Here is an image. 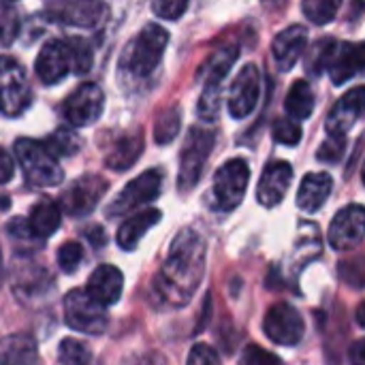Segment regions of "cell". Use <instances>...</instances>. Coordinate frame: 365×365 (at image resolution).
I'll list each match as a JSON object with an SVG mask.
<instances>
[{
	"instance_id": "obj_45",
	"label": "cell",
	"mask_w": 365,
	"mask_h": 365,
	"mask_svg": "<svg viewBox=\"0 0 365 365\" xmlns=\"http://www.w3.org/2000/svg\"><path fill=\"white\" fill-rule=\"evenodd\" d=\"M265 2H278V0H265Z\"/></svg>"
},
{
	"instance_id": "obj_9",
	"label": "cell",
	"mask_w": 365,
	"mask_h": 365,
	"mask_svg": "<svg viewBox=\"0 0 365 365\" xmlns=\"http://www.w3.org/2000/svg\"><path fill=\"white\" fill-rule=\"evenodd\" d=\"M160 188H163V173L158 169H150V171L137 175L111 201V205L107 207V216L118 218V216H124V214L137 210L139 205L152 203L160 195Z\"/></svg>"
},
{
	"instance_id": "obj_12",
	"label": "cell",
	"mask_w": 365,
	"mask_h": 365,
	"mask_svg": "<svg viewBox=\"0 0 365 365\" xmlns=\"http://www.w3.org/2000/svg\"><path fill=\"white\" fill-rule=\"evenodd\" d=\"M261 96V73L257 64H246L231 83L229 90V113L237 120L248 118Z\"/></svg>"
},
{
	"instance_id": "obj_19",
	"label": "cell",
	"mask_w": 365,
	"mask_h": 365,
	"mask_svg": "<svg viewBox=\"0 0 365 365\" xmlns=\"http://www.w3.org/2000/svg\"><path fill=\"white\" fill-rule=\"evenodd\" d=\"M364 88L357 86V88L349 90L336 103V107L331 109V113L327 115V122H325L329 135H346L355 126V122L364 113Z\"/></svg>"
},
{
	"instance_id": "obj_17",
	"label": "cell",
	"mask_w": 365,
	"mask_h": 365,
	"mask_svg": "<svg viewBox=\"0 0 365 365\" xmlns=\"http://www.w3.org/2000/svg\"><path fill=\"white\" fill-rule=\"evenodd\" d=\"M49 6L64 24L79 28H96L107 15V6L101 0H58L49 2Z\"/></svg>"
},
{
	"instance_id": "obj_18",
	"label": "cell",
	"mask_w": 365,
	"mask_h": 365,
	"mask_svg": "<svg viewBox=\"0 0 365 365\" xmlns=\"http://www.w3.org/2000/svg\"><path fill=\"white\" fill-rule=\"evenodd\" d=\"M306 45H308V30L299 24L289 26L282 32H278L272 43V53H274L278 68L291 71L295 62L302 58V53L306 51Z\"/></svg>"
},
{
	"instance_id": "obj_35",
	"label": "cell",
	"mask_w": 365,
	"mask_h": 365,
	"mask_svg": "<svg viewBox=\"0 0 365 365\" xmlns=\"http://www.w3.org/2000/svg\"><path fill=\"white\" fill-rule=\"evenodd\" d=\"M83 259V248L77 242H66L58 250V265L64 274H73Z\"/></svg>"
},
{
	"instance_id": "obj_2",
	"label": "cell",
	"mask_w": 365,
	"mask_h": 365,
	"mask_svg": "<svg viewBox=\"0 0 365 365\" xmlns=\"http://www.w3.org/2000/svg\"><path fill=\"white\" fill-rule=\"evenodd\" d=\"M169 43V32L158 24H148L126 47L124 64L135 77H148L158 66L165 47Z\"/></svg>"
},
{
	"instance_id": "obj_36",
	"label": "cell",
	"mask_w": 365,
	"mask_h": 365,
	"mask_svg": "<svg viewBox=\"0 0 365 365\" xmlns=\"http://www.w3.org/2000/svg\"><path fill=\"white\" fill-rule=\"evenodd\" d=\"M346 150V137L344 135H329L323 145L319 148V160L321 163H338Z\"/></svg>"
},
{
	"instance_id": "obj_26",
	"label": "cell",
	"mask_w": 365,
	"mask_h": 365,
	"mask_svg": "<svg viewBox=\"0 0 365 365\" xmlns=\"http://www.w3.org/2000/svg\"><path fill=\"white\" fill-rule=\"evenodd\" d=\"M314 92L312 86L306 79H299L291 86L289 94H287V113L291 115V120H308L314 111Z\"/></svg>"
},
{
	"instance_id": "obj_34",
	"label": "cell",
	"mask_w": 365,
	"mask_h": 365,
	"mask_svg": "<svg viewBox=\"0 0 365 365\" xmlns=\"http://www.w3.org/2000/svg\"><path fill=\"white\" fill-rule=\"evenodd\" d=\"M272 135L278 143L282 145H297L302 139V126L295 120L289 118H278L272 126Z\"/></svg>"
},
{
	"instance_id": "obj_6",
	"label": "cell",
	"mask_w": 365,
	"mask_h": 365,
	"mask_svg": "<svg viewBox=\"0 0 365 365\" xmlns=\"http://www.w3.org/2000/svg\"><path fill=\"white\" fill-rule=\"evenodd\" d=\"M250 169L244 158L227 160L214 175V205L220 212H233L246 195Z\"/></svg>"
},
{
	"instance_id": "obj_31",
	"label": "cell",
	"mask_w": 365,
	"mask_h": 365,
	"mask_svg": "<svg viewBox=\"0 0 365 365\" xmlns=\"http://www.w3.org/2000/svg\"><path fill=\"white\" fill-rule=\"evenodd\" d=\"M68 53H71V71L77 75H83L92 68V45L83 36H73L66 41Z\"/></svg>"
},
{
	"instance_id": "obj_16",
	"label": "cell",
	"mask_w": 365,
	"mask_h": 365,
	"mask_svg": "<svg viewBox=\"0 0 365 365\" xmlns=\"http://www.w3.org/2000/svg\"><path fill=\"white\" fill-rule=\"evenodd\" d=\"M364 68V45L361 43H344V41H336L327 68L329 77L336 86L346 83L349 79H353L355 75H359Z\"/></svg>"
},
{
	"instance_id": "obj_44",
	"label": "cell",
	"mask_w": 365,
	"mask_h": 365,
	"mask_svg": "<svg viewBox=\"0 0 365 365\" xmlns=\"http://www.w3.org/2000/svg\"><path fill=\"white\" fill-rule=\"evenodd\" d=\"M0 276H2V257H0Z\"/></svg>"
},
{
	"instance_id": "obj_13",
	"label": "cell",
	"mask_w": 365,
	"mask_h": 365,
	"mask_svg": "<svg viewBox=\"0 0 365 365\" xmlns=\"http://www.w3.org/2000/svg\"><path fill=\"white\" fill-rule=\"evenodd\" d=\"M365 212L359 203L342 207L329 227V244L336 250H353L364 242Z\"/></svg>"
},
{
	"instance_id": "obj_46",
	"label": "cell",
	"mask_w": 365,
	"mask_h": 365,
	"mask_svg": "<svg viewBox=\"0 0 365 365\" xmlns=\"http://www.w3.org/2000/svg\"><path fill=\"white\" fill-rule=\"evenodd\" d=\"M9 2H13V0H9Z\"/></svg>"
},
{
	"instance_id": "obj_37",
	"label": "cell",
	"mask_w": 365,
	"mask_h": 365,
	"mask_svg": "<svg viewBox=\"0 0 365 365\" xmlns=\"http://www.w3.org/2000/svg\"><path fill=\"white\" fill-rule=\"evenodd\" d=\"M188 0H154L152 11L160 19H178L186 13Z\"/></svg>"
},
{
	"instance_id": "obj_29",
	"label": "cell",
	"mask_w": 365,
	"mask_h": 365,
	"mask_svg": "<svg viewBox=\"0 0 365 365\" xmlns=\"http://www.w3.org/2000/svg\"><path fill=\"white\" fill-rule=\"evenodd\" d=\"M51 289H53L51 278L45 272L32 274V276H19L17 282H15V293L21 297V302L45 297V291H51Z\"/></svg>"
},
{
	"instance_id": "obj_25",
	"label": "cell",
	"mask_w": 365,
	"mask_h": 365,
	"mask_svg": "<svg viewBox=\"0 0 365 365\" xmlns=\"http://www.w3.org/2000/svg\"><path fill=\"white\" fill-rule=\"evenodd\" d=\"M143 145H145V143H143L141 130H135V133H130V135H124V137L111 148V152H109L105 165H107L109 169H113V171L130 169V167L139 160V156H141V152H143Z\"/></svg>"
},
{
	"instance_id": "obj_23",
	"label": "cell",
	"mask_w": 365,
	"mask_h": 365,
	"mask_svg": "<svg viewBox=\"0 0 365 365\" xmlns=\"http://www.w3.org/2000/svg\"><path fill=\"white\" fill-rule=\"evenodd\" d=\"M163 218V214L158 210H143L130 218H126V222H122V227L118 229V235H115V242L122 250H135L139 246V242L143 240V235L154 227L158 225Z\"/></svg>"
},
{
	"instance_id": "obj_15",
	"label": "cell",
	"mask_w": 365,
	"mask_h": 365,
	"mask_svg": "<svg viewBox=\"0 0 365 365\" xmlns=\"http://www.w3.org/2000/svg\"><path fill=\"white\" fill-rule=\"evenodd\" d=\"M36 75L45 86H53L62 81L71 71V53L66 47V41H47L41 47V53L36 58Z\"/></svg>"
},
{
	"instance_id": "obj_33",
	"label": "cell",
	"mask_w": 365,
	"mask_h": 365,
	"mask_svg": "<svg viewBox=\"0 0 365 365\" xmlns=\"http://www.w3.org/2000/svg\"><path fill=\"white\" fill-rule=\"evenodd\" d=\"M334 43H336V38H323V41L314 43V47L310 49V53H308V58H306V66H308L310 73L321 75V73L327 68V62H329Z\"/></svg>"
},
{
	"instance_id": "obj_32",
	"label": "cell",
	"mask_w": 365,
	"mask_h": 365,
	"mask_svg": "<svg viewBox=\"0 0 365 365\" xmlns=\"http://www.w3.org/2000/svg\"><path fill=\"white\" fill-rule=\"evenodd\" d=\"M178 130H180V109L171 107L156 120V126H154L156 141L158 143H171L178 137Z\"/></svg>"
},
{
	"instance_id": "obj_27",
	"label": "cell",
	"mask_w": 365,
	"mask_h": 365,
	"mask_svg": "<svg viewBox=\"0 0 365 365\" xmlns=\"http://www.w3.org/2000/svg\"><path fill=\"white\" fill-rule=\"evenodd\" d=\"M58 359L62 365H101L92 349L75 338H64L58 346Z\"/></svg>"
},
{
	"instance_id": "obj_39",
	"label": "cell",
	"mask_w": 365,
	"mask_h": 365,
	"mask_svg": "<svg viewBox=\"0 0 365 365\" xmlns=\"http://www.w3.org/2000/svg\"><path fill=\"white\" fill-rule=\"evenodd\" d=\"M240 365H282V361L276 355H272V353H267V351L250 344L244 351V355L240 359Z\"/></svg>"
},
{
	"instance_id": "obj_11",
	"label": "cell",
	"mask_w": 365,
	"mask_h": 365,
	"mask_svg": "<svg viewBox=\"0 0 365 365\" xmlns=\"http://www.w3.org/2000/svg\"><path fill=\"white\" fill-rule=\"evenodd\" d=\"M107 188L109 184L101 175H83L60 197V210L68 216H86L98 205Z\"/></svg>"
},
{
	"instance_id": "obj_3",
	"label": "cell",
	"mask_w": 365,
	"mask_h": 365,
	"mask_svg": "<svg viewBox=\"0 0 365 365\" xmlns=\"http://www.w3.org/2000/svg\"><path fill=\"white\" fill-rule=\"evenodd\" d=\"M15 156L21 165V171L28 180V184L47 188L58 186L64 180V173L58 165V160L43 148V143L32 139H17L15 141Z\"/></svg>"
},
{
	"instance_id": "obj_7",
	"label": "cell",
	"mask_w": 365,
	"mask_h": 365,
	"mask_svg": "<svg viewBox=\"0 0 365 365\" xmlns=\"http://www.w3.org/2000/svg\"><path fill=\"white\" fill-rule=\"evenodd\" d=\"M214 148V135L205 128H190L182 156H180V175H178V186L182 192H188L201 178V171L205 167L207 154Z\"/></svg>"
},
{
	"instance_id": "obj_38",
	"label": "cell",
	"mask_w": 365,
	"mask_h": 365,
	"mask_svg": "<svg viewBox=\"0 0 365 365\" xmlns=\"http://www.w3.org/2000/svg\"><path fill=\"white\" fill-rule=\"evenodd\" d=\"M186 365H222L220 364V357L218 353L210 346V344H195L188 353V359H186Z\"/></svg>"
},
{
	"instance_id": "obj_28",
	"label": "cell",
	"mask_w": 365,
	"mask_h": 365,
	"mask_svg": "<svg viewBox=\"0 0 365 365\" xmlns=\"http://www.w3.org/2000/svg\"><path fill=\"white\" fill-rule=\"evenodd\" d=\"M81 145H83V141H81V137H77V133H73V130H68V128H58V130H53L47 139H45V143H43V148L56 158V156H73V154H77L79 150H81Z\"/></svg>"
},
{
	"instance_id": "obj_14",
	"label": "cell",
	"mask_w": 365,
	"mask_h": 365,
	"mask_svg": "<svg viewBox=\"0 0 365 365\" xmlns=\"http://www.w3.org/2000/svg\"><path fill=\"white\" fill-rule=\"evenodd\" d=\"M293 182V167L287 160H274L263 169L259 180L257 199L263 207H276L287 197Z\"/></svg>"
},
{
	"instance_id": "obj_21",
	"label": "cell",
	"mask_w": 365,
	"mask_h": 365,
	"mask_svg": "<svg viewBox=\"0 0 365 365\" xmlns=\"http://www.w3.org/2000/svg\"><path fill=\"white\" fill-rule=\"evenodd\" d=\"M334 188V180L329 173H308L302 184H299V192H297V207L306 214H314L319 212L325 201L329 199Z\"/></svg>"
},
{
	"instance_id": "obj_43",
	"label": "cell",
	"mask_w": 365,
	"mask_h": 365,
	"mask_svg": "<svg viewBox=\"0 0 365 365\" xmlns=\"http://www.w3.org/2000/svg\"><path fill=\"white\" fill-rule=\"evenodd\" d=\"M364 308H365V304H359V308H357V323H359V327H364L365 325Z\"/></svg>"
},
{
	"instance_id": "obj_30",
	"label": "cell",
	"mask_w": 365,
	"mask_h": 365,
	"mask_svg": "<svg viewBox=\"0 0 365 365\" xmlns=\"http://www.w3.org/2000/svg\"><path fill=\"white\" fill-rule=\"evenodd\" d=\"M340 6H342V0H302L304 15L317 26L329 24L338 15Z\"/></svg>"
},
{
	"instance_id": "obj_4",
	"label": "cell",
	"mask_w": 365,
	"mask_h": 365,
	"mask_svg": "<svg viewBox=\"0 0 365 365\" xmlns=\"http://www.w3.org/2000/svg\"><path fill=\"white\" fill-rule=\"evenodd\" d=\"M64 323L79 334H90V336H101L107 325V310L101 306L96 299H92L86 289H75L68 291L64 297Z\"/></svg>"
},
{
	"instance_id": "obj_8",
	"label": "cell",
	"mask_w": 365,
	"mask_h": 365,
	"mask_svg": "<svg viewBox=\"0 0 365 365\" xmlns=\"http://www.w3.org/2000/svg\"><path fill=\"white\" fill-rule=\"evenodd\" d=\"M263 331L278 346H297L304 340L306 323L295 306L287 302H278L267 310L263 321Z\"/></svg>"
},
{
	"instance_id": "obj_22",
	"label": "cell",
	"mask_w": 365,
	"mask_h": 365,
	"mask_svg": "<svg viewBox=\"0 0 365 365\" xmlns=\"http://www.w3.org/2000/svg\"><path fill=\"white\" fill-rule=\"evenodd\" d=\"M60 220H62V210L56 201L51 199H41L32 205L30 210V216L26 220L28 225V231L32 237H38V240H47L51 237L58 227H60Z\"/></svg>"
},
{
	"instance_id": "obj_1",
	"label": "cell",
	"mask_w": 365,
	"mask_h": 365,
	"mask_svg": "<svg viewBox=\"0 0 365 365\" xmlns=\"http://www.w3.org/2000/svg\"><path fill=\"white\" fill-rule=\"evenodd\" d=\"M205 274V240L195 229H184L171 242L169 255L156 278L158 297L173 306H186Z\"/></svg>"
},
{
	"instance_id": "obj_40",
	"label": "cell",
	"mask_w": 365,
	"mask_h": 365,
	"mask_svg": "<svg viewBox=\"0 0 365 365\" xmlns=\"http://www.w3.org/2000/svg\"><path fill=\"white\" fill-rule=\"evenodd\" d=\"M11 178H13V158L4 148H0V184H6Z\"/></svg>"
},
{
	"instance_id": "obj_41",
	"label": "cell",
	"mask_w": 365,
	"mask_h": 365,
	"mask_svg": "<svg viewBox=\"0 0 365 365\" xmlns=\"http://www.w3.org/2000/svg\"><path fill=\"white\" fill-rule=\"evenodd\" d=\"M349 361H351V365H365V342L361 338L351 346V351H349Z\"/></svg>"
},
{
	"instance_id": "obj_42",
	"label": "cell",
	"mask_w": 365,
	"mask_h": 365,
	"mask_svg": "<svg viewBox=\"0 0 365 365\" xmlns=\"http://www.w3.org/2000/svg\"><path fill=\"white\" fill-rule=\"evenodd\" d=\"M88 240L94 242V246H103L105 244V235H103V229L101 227H94V229H88Z\"/></svg>"
},
{
	"instance_id": "obj_20",
	"label": "cell",
	"mask_w": 365,
	"mask_h": 365,
	"mask_svg": "<svg viewBox=\"0 0 365 365\" xmlns=\"http://www.w3.org/2000/svg\"><path fill=\"white\" fill-rule=\"evenodd\" d=\"M122 287H124V276L118 267L113 265H98L92 276L88 278V287L86 293L96 299L101 306H113L120 295H122Z\"/></svg>"
},
{
	"instance_id": "obj_5",
	"label": "cell",
	"mask_w": 365,
	"mask_h": 365,
	"mask_svg": "<svg viewBox=\"0 0 365 365\" xmlns=\"http://www.w3.org/2000/svg\"><path fill=\"white\" fill-rule=\"evenodd\" d=\"M32 101V92L21 64L11 56H0V113L21 115Z\"/></svg>"
},
{
	"instance_id": "obj_10",
	"label": "cell",
	"mask_w": 365,
	"mask_h": 365,
	"mask_svg": "<svg viewBox=\"0 0 365 365\" xmlns=\"http://www.w3.org/2000/svg\"><path fill=\"white\" fill-rule=\"evenodd\" d=\"M105 109V94L96 83H81L64 103V118L71 126L83 128L94 124Z\"/></svg>"
},
{
	"instance_id": "obj_24",
	"label": "cell",
	"mask_w": 365,
	"mask_h": 365,
	"mask_svg": "<svg viewBox=\"0 0 365 365\" xmlns=\"http://www.w3.org/2000/svg\"><path fill=\"white\" fill-rule=\"evenodd\" d=\"M0 365H38L34 338L26 334L6 336L0 340Z\"/></svg>"
}]
</instances>
